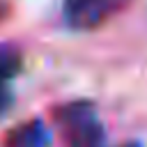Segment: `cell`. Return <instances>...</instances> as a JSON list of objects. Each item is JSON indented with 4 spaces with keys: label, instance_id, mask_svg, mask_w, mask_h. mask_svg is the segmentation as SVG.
<instances>
[{
    "label": "cell",
    "instance_id": "1",
    "mask_svg": "<svg viewBox=\"0 0 147 147\" xmlns=\"http://www.w3.org/2000/svg\"><path fill=\"white\" fill-rule=\"evenodd\" d=\"M67 147H103L106 131L90 101H69L53 110Z\"/></svg>",
    "mask_w": 147,
    "mask_h": 147
},
{
    "label": "cell",
    "instance_id": "2",
    "mask_svg": "<svg viewBox=\"0 0 147 147\" xmlns=\"http://www.w3.org/2000/svg\"><path fill=\"white\" fill-rule=\"evenodd\" d=\"M131 0H62V18L71 30H96L119 11H124Z\"/></svg>",
    "mask_w": 147,
    "mask_h": 147
},
{
    "label": "cell",
    "instance_id": "3",
    "mask_svg": "<svg viewBox=\"0 0 147 147\" xmlns=\"http://www.w3.org/2000/svg\"><path fill=\"white\" fill-rule=\"evenodd\" d=\"M48 145H51V131L41 119H28L14 126L2 140V147H48Z\"/></svg>",
    "mask_w": 147,
    "mask_h": 147
},
{
    "label": "cell",
    "instance_id": "4",
    "mask_svg": "<svg viewBox=\"0 0 147 147\" xmlns=\"http://www.w3.org/2000/svg\"><path fill=\"white\" fill-rule=\"evenodd\" d=\"M23 67V55L14 44H0V80L14 78Z\"/></svg>",
    "mask_w": 147,
    "mask_h": 147
},
{
    "label": "cell",
    "instance_id": "5",
    "mask_svg": "<svg viewBox=\"0 0 147 147\" xmlns=\"http://www.w3.org/2000/svg\"><path fill=\"white\" fill-rule=\"evenodd\" d=\"M11 103H14V96H11V92H9V87L5 85V80H0V117L9 113V108H11Z\"/></svg>",
    "mask_w": 147,
    "mask_h": 147
},
{
    "label": "cell",
    "instance_id": "6",
    "mask_svg": "<svg viewBox=\"0 0 147 147\" xmlns=\"http://www.w3.org/2000/svg\"><path fill=\"white\" fill-rule=\"evenodd\" d=\"M9 11H11V5H9V0H0V23L9 16Z\"/></svg>",
    "mask_w": 147,
    "mask_h": 147
},
{
    "label": "cell",
    "instance_id": "7",
    "mask_svg": "<svg viewBox=\"0 0 147 147\" xmlns=\"http://www.w3.org/2000/svg\"><path fill=\"white\" fill-rule=\"evenodd\" d=\"M106 147V145H103ZM117 147H142L140 142H124V145H117Z\"/></svg>",
    "mask_w": 147,
    "mask_h": 147
}]
</instances>
